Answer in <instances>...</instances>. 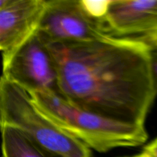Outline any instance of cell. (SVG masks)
I'll return each mask as SVG.
<instances>
[{"label":"cell","instance_id":"6da1fadb","mask_svg":"<svg viewBox=\"0 0 157 157\" xmlns=\"http://www.w3.org/2000/svg\"><path fill=\"white\" fill-rule=\"evenodd\" d=\"M45 44L56 67L58 94L88 111L145 127L156 97L146 44L110 35L90 41Z\"/></svg>","mask_w":157,"mask_h":157},{"label":"cell","instance_id":"7a4b0ae2","mask_svg":"<svg viewBox=\"0 0 157 157\" xmlns=\"http://www.w3.org/2000/svg\"><path fill=\"white\" fill-rule=\"evenodd\" d=\"M34 104L60 130L90 150L106 153L141 146L148 139L146 127L132 125L88 111L54 91L29 93Z\"/></svg>","mask_w":157,"mask_h":157},{"label":"cell","instance_id":"3957f363","mask_svg":"<svg viewBox=\"0 0 157 157\" xmlns=\"http://www.w3.org/2000/svg\"><path fill=\"white\" fill-rule=\"evenodd\" d=\"M18 130L51 156L92 157L87 146L60 130L34 104L27 91L0 77V128Z\"/></svg>","mask_w":157,"mask_h":157},{"label":"cell","instance_id":"277c9868","mask_svg":"<svg viewBox=\"0 0 157 157\" xmlns=\"http://www.w3.org/2000/svg\"><path fill=\"white\" fill-rule=\"evenodd\" d=\"M2 77L28 93H58V74L55 62L36 30L12 50L2 53Z\"/></svg>","mask_w":157,"mask_h":157},{"label":"cell","instance_id":"5b68a950","mask_svg":"<svg viewBox=\"0 0 157 157\" xmlns=\"http://www.w3.org/2000/svg\"><path fill=\"white\" fill-rule=\"evenodd\" d=\"M36 33L44 43L84 42L108 35L86 15L79 0H47Z\"/></svg>","mask_w":157,"mask_h":157},{"label":"cell","instance_id":"8992f818","mask_svg":"<svg viewBox=\"0 0 157 157\" xmlns=\"http://www.w3.org/2000/svg\"><path fill=\"white\" fill-rule=\"evenodd\" d=\"M108 35L137 38L157 31V0H111L104 21Z\"/></svg>","mask_w":157,"mask_h":157},{"label":"cell","instance_id":"52a82bcc","mask_svg":"<svg viewBox=\"0 0 157 157\" xmlns=\"http://www.w3.org/2000/svg\"><path fill=\"white\" fill-rule=\"evenodd\" d=\"M47 0H9L0 8V52L21 44L37 29Z\"/></svg>","mask_w":157,"mask_h":157},{"label":"cell","instance_id":"ba28073f","mask_svg":"<svg viewBox=\"0 0 157 157\" xmlns=\"http://www.w3.org/2000/svg\"><path fill=\"white\" fill-rule=\"evenodd\" d=\"M2 157H49L32 141L10 127L0 128Z\"/></svg>","mask_w":157,"mask_h":157},{"label":"cell","instance_id":"9c48e42d","mask_svg":"<svg viewBox=\"0 0 157 157\" xmlns=\"http://www.w3.org/2000/svg\"><path fill=\"white\" fill-rule=\"evenodd\" d=\"M110 2L111 0H79L80 5L86 15L104 27V18Z\"/></svg>","mask_w":157,"mask_h":157},{"label":"cell","instance_id":"30bf717a","mask_svg":"<svg viewBox=\"0 0 157 157\" xmlns=\"http://www.w3.org/2000/svg\"><path fill=\"white\" fill-rule=\"evenodd\" d=\"M150 67L153 90L157 96V50H150Z\"/></svg>","mask_w":157,"mask_h":157},{"label":"cell","instance_id":"8fae6325","mask_svg":"<svg viewBox=\"0 0 157 157\" xmlns=\"http://www.w3.org/2000/svg\"><path fill=\"white\" fill-rule=\"evenodd\" d=\"M137 39L149 48L150 50H157V31L137 38H131Z\"/></svg>","mask_w":157,"mask_h":157},{"label":"cell","instance_id":"7c38bea8","mask_svg":"<svg viewBox=\"0 0 157 157\" xmlns=\"http://www.w3.org/2000/svg\"><path fill=\"white\" fill-rule=\"evenodd\" d=\"M141 153L147 157H157V139L146 146Z\"/></svg>","mask_w":157,"mask_h":157},{"label":"cell","instance_id":"4fadbf2b","mask_svg":"<svg viewBox=\"0 0 157 157\" xmlns=\"http://www.w3.org/2000/svg\"><path fill=\"white\" fill-rule=\"evenodd\" d=\"M8 1H9V0H0V8L2 7L3 6H5V5L8 2Z\"/></svg>","mask_w":157,"mask_h":157},{"label":"cell","instance_id":"5bb4252c","mask_svg":"<svg viewBox=\"0 0 157 157\" xmlns=\"http://www.w3.org/2000/svg\"><path fill=\"white\" fill-rule=\"evenodd\" d=\"M124 157H147L143 153H140V154L138 155H135V156H124Z\"/></svg>","mask_w":157,"mask_h":157}]
</instances>
